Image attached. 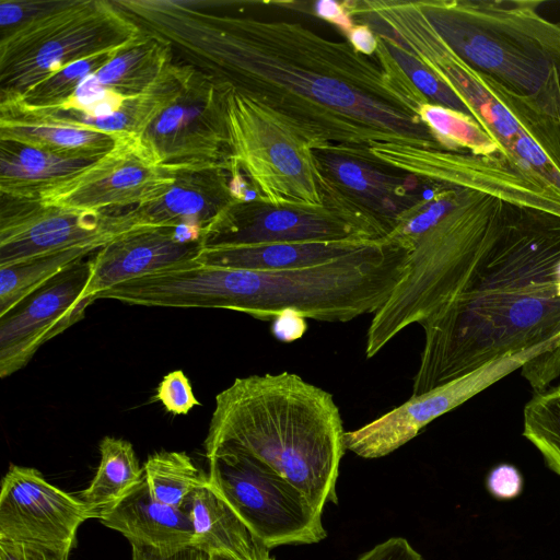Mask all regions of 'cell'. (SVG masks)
I'll use <instances>...</instances> for the list:
<instances>
[{
  "instance_id": "6da1fadb",
  "label": "cell",
  "mask_w": 560,
  "mask_h": 560,
  "mask_svg": "<svg viewBox=\"0 0 560 560\" xmlns=\"http://www.w3.org/2000/svg\"><path fill=\"white\" fill-rule=\"evenodd\" d=\"M189 65L268 108L311 145L442 149L419 116L427 97L376 34V61L299 22L217 14L203 1L118 0ZM443 150V149H442Z\"/></svg>"
},
{
  "instance_id": "7a4b0ae2",
  "label": "cell",
  "mask_w": 560,
  "mask_h": 560,
  "mask_svg": "<svg viewBox=\"0 0 560 560\" xmlns=\"http://www.w3.org/2000/svg\"><path fill=\"white\" fill-rule=\"evenodd\" d=\"M412 396L560 332V215L508 203L463 290L421 325Z\"/></svg>"
},
{
  "instance_id": "3957f363",
  "label": "cell",
  "mask_w": 560,
  "mask_h": 560,
  "mask_svg": "<svg viewBox=\"0 0 560 560\" xmlns=\"http://www.w3.org/2000/svg\"><path fill=\"white\" fill-rule=\"evenodd\" d=\"M346 431L334 397L290 372L237 377L215 397L203 442L207 458L249 456L301 490L323 511L338 503Z\"/></svg>"
},
{
  "instance_id": "277c9868",
  "label": "cell",
  "mask_w": 560,
  "mask_h": 560,
  "mask_svg": "<svg viewBox=\"0 0 560 560\" xmlns=\"http://www.w3.org/2000/svg\"><path fill=\"white\" fill-rule=\"evenodd\" d=\"M407 250L384 240L332 261L300 269L256 271L201 265L189 293L195 307L223 308L268 320L296 314L345 323L374 314L400 279Z\"/></svg>"
},
{
  "instance_id": "5b68a950",
  "label": "cell",
  "mask_w": 560,
  "mask_h": 560,
  "mask_svg": "<svg viewBox=\"0 0 560 560\" xmlns=\"http://www.w3.org/2000/svg\"><path fill=\"white\" fill-rule=\"evenodd\" d=\"M370 13L451 89L512 168L560 194V119L467 65L434 31L417 1L375 0Z\"/></svg>"
},
{
  "instance_id": "8992f818",
  "label": "cell",
  "mask_w": 560,
  "mask_h": 560,
  "mask_svg": "<svg viewBox=\"0 0 560 560\" xmlns=\"http://www.w3.org/2000/svg\"><path fill=\"white\" fill-rule=\"evenodd\" d=\"M448 47L509 92L560 119V23L539 0H421Z\"/></svg>"
},
{
  "instance_id": "52a82bcc",
  "label": "cell",
  "mask_w": 560,
  "mask_h": 560,
  "mask_svg": "<svg viewBox=\"0 0 560 560\" xmlns=\"http://www.w3.org/2000/svg\"><path fill=\"white\" fill-rule=\"evenodd\" d=\"M508 203L494 195L469 189L419 238L408 253L396 287L373 314L366 331L368 359L405 328L421 325L463 290L495 240Z\"/></svg>"
},
{
  "instance_id": "ba28073f",
  "label": "cell",
  "mask_w": 560,
  "mask_h": 560,
  "mask_svg": "<svg viewBox=\"0 0 560 560\" xmlns=\"http://www.w3.org/2000/svg\"><path fill=\"white\" fill-rule=\"evenodd\" d=\"M144 33L114 1L66 0L0 39V96L23 95L66 66L119 49Z\"/></svg>"
},
{
  "instance_id": "9c48e42d",
  "label": "cell",
  "mask_w": 560,
  "mask_h": 560,
  "mask_svg": "<svg viewBox=\"0 0 560 560\" xmlns=\"http://www.w3.org/2000/svg\"><path fill=\"white\" fill-rule=\"evenodd\" d=\"M231 159L259 200L277 207H324L308 142L268 108L230 88L225 105Z\"/></svg>"
},
{
  "instance_id": "30bf717a",
  "label": "cell",
  "mask_w": 560,
  "mask_h": 560,
  "mask_svg": "<svg viewBox=\"0 0 560 560\" xmlns=\"http://www.w3.org/2000/svg\"><path fill=\"white\" fill-rule=\"evenodd\" d=\"M208 459V480L267 549L325 539L323 511L287 478L242 454Z\"/></svg>"
},
{
  "instance_id": "8fae6325",
  "label": "cell",
  "mask_w": 560,
  "mask_h": 560,
  "mask_svg": "<svg viewBox=\"0 0 560 560\" xmlns=\"http://www.w3.org/2000/svg\"><path fill=\"white\" fill-rule=\"evenodd\" d=\"M324 206L360 222L382 240L431 199L435 184L404 174L366 149L326 144L312 149Z\"/></svg>"
},
{
  "instance_id": "7c38bea8",
  "label": "cell",
  "mask_w": 560,
  "mask_h": 560,
  "mask_svg": "<svg viewBox=\"0 0 560 560\" xmlns=\"http://www.w3.org/2000/svg\"><path fill=\"white\" fill-rule=\"evenodd\" d=\"M230 86L194 67L177 96L162 109L140 140L170 172L229 164L225 105Z\"/></svg>"
},
{
  "instance_id": "4fadbf2b",
  "label": "cell",
  "mask_w": 560,
  "mask_h": 560,
  "mask_svg": "<svg viewBox=\"0 0 560 560\" xmlns=\"http://www.w3.org/2000/svg\"><path fill=\"white\" fill-rule=\"evenodd\" d=\"M151 228L130 210H74L1 196L0 267L74 247L100 249L129 233Z\"/></svg>"
},
{
  "instance_id": "5bb4252c",
  "label": "cell",
  "mask_w": 560,
  "mask_h": 560,
  "mask_svg": "<svg viewBox=\"0 0 560 560\" xmlns=\"http://www.w3.org/2000/svg\"><path fill=\"white\" fill-rule=\"evenodd\" d=\"M560 348V332L529 349L517 351L412 396L402 405L359 429L346 431V448L363 458L386 456L416 438L430 422L455 409L537 355Z\"/></svg>"
},
{
  "instance_id": "9a60e30c",
  "label": "cell",
  "mask_w": 560,
  "mask_h": 560,
  "mask_svg": "<svg viewBox=\"0 0 560 560\" xmlns=\"http://www.w3.org/2000/svg\"><path fill=\"white\" fill-rule=\"evenodd\" d=\"M382 238L326 206L277 207L260 200L234 202L203 231L201 248L276 243H371Z\"/></svg>"
},
{
  "instance_id": "2e32d148",
  "label": "cell",
  "mask_w": 560,
  "mask_h": 560,
  "mask_svg": "<svg viewBox=\"0 0 560 560\" xmlns=\"http://www.w3.org/2000/svg\"><path fill=\"white\" fill-rule=\"evenodd\" d=\"M140 138L120 137L114 148L82 172L46 190L39 201L74 210L105 212L159 199L174 183Z\"/></svg>"
},
{
  "instance_id": "e0dca14e",
  "label": "cell",
  "mask_w": 560,
  "mask_h": 560,
  "mask_svg": "<svg viewBox=\"0 0 560 560\" xmlns=\"http://www.w3.org/2000/svg\"><path fill=\"white\" fill-rule=\"evenodd\" d=\"M90 259L72 265L0 316V376L24 368L38 349L63 332L95 302L88 291Z\"/></svg>"
},
{
  "instance_id": "ac0fdd59",
  "label": "cell",
  "mask_w": 560,
  "mask_h": 560,
  "mask_svg": "<svg viewBox=\"0 0 560 560\" xmlns=\"http://www.w3.org/2000/svg\"><path fill=\"white\" fill-rule=\"evenodd\" d=\"M97 517L79 497L51 485L35 468L11 465L2 478L0 539L73 548L79 527Z\"/></svg>"
},
{
  "instance_id": "d6986e66",
  "label": "cell",
  "mask_w": 560,
  "mask_h": 560,
  "mask_svg": "<svg viewBox=\"0 0 560 560\" xmlns=\"http://www.w3.org/2000/svg\"><path fill=\"white\" fill-rule=\"evenodd\" d=\"M122 136L85 126L60 110L34 106L19 95L0 96V140L97 160Z\"/></svg>"
},
{
  "instance_id": "ffe728a7",
  "label": "cell",
  "mask_w": 560,
  "mask_h": 560,
  "mask_svg": "<svg viewBox=\"0 0 560 560\" xmlns=\"http://www.w3.org/2000/svg\"><path fill=\"white\" fill-rule=\"evenodd\" d=\"M175 228L151 226L101 247L90 258L89 295L95 296L124 281L196 259L200 242H183Z\"/></svg>"
},
{
  "instance_id": "44dd1931",
  "label": "cell",
  "mask_w": 560,
  "mask_h": 560,
  "mask_svg": "<svg viewBox=\"0 0 560 560\" xmlns=\"http://www.w3.org/2000/svg\"><path fill=\"white\" fill-rule=\"evenodd\" d=\"M230 165L231 161L173 171L175 180L159 199L129 210L145 225L191 224L203 232L224 209L236 202L229 186Z\"/></svg>"
},
{
  "instance_id": "7402d4cb",
  "label": "cell",
  "mask_w": 560,
  "mask_h": 560,
  "mask_svg": "<svg viewBox=\"0 0 560 560\" xmlns=\"http://www.w3.org/2000/svg\"><path fill=\"white\" fill-rule=\"evenodd\" d=\"M101 523L125 536L131 547L173 556L191 546L188 512L154 499L145 480L127 497L98 513Z\"/></svg>"
},
{
  "instance_id": "603a6c76",
  "label": "cell",
  "mask_w": 560,
  "mask_h": 560,
  "mask_svg": "<svg viewBox=\"0 0 560 560\" xmlns=\"http://www.w3.org/2000/svg\"><path fill=\"white\" fill-rule=\"evenodd\" d=\"M184 509L194 527L191 548L234 560H269L260 544L230 505L208 483L194 491Z\"/></svg>"
},
{
  "instance_id": "cb8c5ba5",
  "label": "cell",
  "mask_w": 560,
  "mask_h": 560,
  "mask_svg": "<svg viewBox=\"0 0 560 560\" xmlns=\"http://www.w3.org/2000/svg\"><path fill=\"white\" fill-rule=\"evenodd\" d=\"M95 161L0 140L1 196L19 200H39L46 190L71 178Z\"/></svg>"
},
{
  "instance_id": "d4e9b609",
  "label": "cell",
  "mask_w": 560,
  "mask_h": 560,
  "mask_svg": "<svg viewBox=\"0 0 560 560\" xmlns=\"http://www.w3.org/2000/svg\"><path fill=\"white\" fill-rule=\"evenodd\" d=\"M372 243H276L201 248L196 259L203 265L244 270H290L323 265Z\"/></svg>"
},
{
  "instance_id": "484cf974",
  "label": "cell",
  "mask_w": 560,
  "mask_h": 560,
  "mask_svg": "<svg viewBox=\"0 0 560 560\" xmlns=\"http://www.w3.org/2000/svg\"><path fill=\"white\" fill-rule=\"evenodd\" d=\"M173 52L170 43L144 30L95 75L105 88L126 97L135 96L153 84L173 63Z\"/></svg>"
},
{
  "instance_id": "4316f807",
  "label": "cell",
  "mask_w": 560,
  "mask_h": 560,
  "mask_svg": "<svg viewBox=\"0 0 560 560\" xmlns=\"http://www.w3.org/2000/svg\"><path fill=\"white\" fill-rule=\"evenodd\" d=\"M100 454L93 479L78 495L97 514L127 497L145 477L128 441L105 436L100 443Z\"/></svg>"
},
{
  "instance_id": "83f0119b",
  "label": "cell",
  "mask_w": 560,
  "mask_h": 560,
  "mask_svg": "<svg viewBox=\"0 0 560 560\" xmlns=\"http://www.w3.org/2000/svg\"><path fill=\"white\" fill-rule=\"evenodd\" d=\"M97 250L95 247H74L0 267V316L5 315L56 276Z\"/></svg>"
},
{
  "instance_id": "f1b7e54d",
  "label": "cell",
  "mask_w": 560,
  "mask_h": 560,
  "mask_svg": "<svg viewBox=\"0 0 560 560\" xmlns=\"http://www.w3.org/2000/svg\"><path fill=\"white\" fill-rule=\"evenodd\" d=\"M419 116L443 150L505 160L499 144L470 116L430 102Z\"/></svg>"
},
{
  "instance_id": "f546056e",
  "label": "cell",
  "mask_w": 560,
  "mask_h": 560,
  "mask_svg": "<svg viewBox=\"0 0 560 560\" xmlns=\"http://www.w3.org/2000/svg\"><path fill=\"white\" fill-rule=\"evenodd\" d=\"M143 468L151 495L179 509H184L194 491L208 483V474L200 471L184 452L154 453L148 457Z\"/></svg>"
},
{
  "instance_id": "4dcf8cb0",
  "label": "cell",
  "mask_w": 560,
  "mask_h": 560,
  "mask_svg": "<svg viewBox=\"0 0 560 560\" xmlns=\"http://www.w3.org/2000/svg\"><path fill=\"white\" fill-rule=\"evenodd\" d=\"M523 436L560 477V385L535 393L523 409Z\"/></svg>"
},
{
  "instance_id": "1f68e13d",
  "label": "cell",
  "mask_w": 560,
  "mask_h": 560,
  "mask_svg": "<svg viewBox=\"0 0 560 560\" xmlns=\"http://www.w3.org/2000/svg\"><path fill=\"white\" fill-rule=\"evenodd\" d=\"M436 185L435 195L418 206L383 238L389 245L410 252L419 238L439 223L471 188ZM480 191V190H479Z\"/></svg>"
},
{
  "instance_id": "d6a6232c",
  "label": "cell",
  "mask_w": 560,
  "mask_h": 560,
  "mask_svg": "<svg viewBox=\"0 0 560 560\" xmlns=\"http://www.w3.org/2000/svg\"><path fill=\"white\" fill-rule=\"evenodd\" d=\"M119 49L96 54L74 61L19 96L37 107L58 108L73 94L86 77L100 70Z\"/></svg>"
},
{
  "instance_id": "836d02e7",
  "label": "cell",
  "mask_w": 560,
  "mask_h": 560,
  "mask_svg": "<svg viewBox=\"0 0 560 560\" xmlns=\"http://www.w3.org/2000/svg\"><path fill=\"white\" fill-rule=\"evenodd\" d=\"M374 32L381 35L393 58L430 103L467 115L464 104L451 89L404 44L385 31Z\"/></svg>"
},
{
  "instance_id": "e575fe53",
  "label": "cell",
  "mask_w": 560,
  "mask_h": 560,
  "mask_svg": "<svg viewBox=\"0 0 560 560\" xmlns=\"http://www.w3.org/2000/svg\"><path fill=\"white\" fill-rule=\"evenodd\" d=\"M128 97L105 88L95 73L86 77L58 110L97 119L118 112Z\"/></svg>"
},
{
  "instance_id": "d590c367",
  "label": "cell",
  "mask_w": 560,
  "mask_h": 560,
  "mask_svg": "<svg viewBox=\"0 0 560 560\" xmlns=\"http://www.w3.org/2000/svg\"><path fill=\"white\" fill-rule=\"evenodd\" d=\"M154 398L173 415H186L199 406L189 380L183 371L176 370L166 374L159 384Z\"/></svg>"
},
{
  "instance_id": "8d00e7d4",
  "label": "cell",
  "mask_w": 560,
  "mask_h": 560,
  "mask_svg": "<svg viewBox=\"0 0 560 560\" xmlns=\"http://www.w3.org/2000/svg\"><path fill=\"white\" fill-rule=\"evenodd\" d=\"M66 0H1V34L11 32L61 7Z\"/></svg>"
},
{
  "instance_id": "74e56055",
  "label": "cell",
  "mask_w": 560,
  "mask_h": 560,
  "mask_svg": "<svg viewBox=\"0 0 560 560\" xmlns=\"http://www.w3.org/2000/svg\"><path fill=\"white\" fill-rule=\"evenodd\" d=\"M485 485L493 499L511 501L522 494L524 478L520 469L513 464L500 463L489 470Z\"/></svg>"
},
{
  "instance_id": "f35d334b",
  "label": "cell",
  "mask_w": 560,
  "mask_h": 560,
  "mask_svg": "<svg viewBox=\"0 0 560 560\" xmlns=\"http://www.w3.org/2000/svg\"><path fill=\"white\" fill-rule=\"evenodd\" d=\"M72 549L0 539V560H69Z\"/></svg>"
},
{
  "instance_id": "ab89813d",
  "label": "cell",
  "mask_w": 560,
  "mask_h": 560,
  "mask_svg": "<svg viewBox=\"0 0 560 560\" xmlns=\"http://www.w3.org/2000/svg\"><path fill=\"white\" fill-rule=\"evenodd\" d=\"M521 370L536 393L545 390L546 386L560 375V348L535 357Z\"/></svg>"
},
{
  "instance_id": "60d3db41",
  "label": "cell",
  "mask_w": 560,
  "mask_h": 560,
  "mask_svg": "<svg viewBox=\"0 0 560 560\" xmlns=\"http://www.w3.org/2000/svg\"><path fill=\"white\" fill-rule=\"evenodd\" d=\"M358 560H423V558L405 538L393 537L376 545Z\"/></svg>"
},
{
  "instance_id": "b9f144b4",
  "label": "cell",
  "mask_w": 560,
  "mask_h": 560,
  "mask_svg": "<svg viewBox=\"0 0 560 560\" xmlns=\"http://www.w3.org/2000/svg\"><path fill=\"white\" fill-rule=\"evenodd\" d=\"M316 15L338 26L347 35L355 25L353 18L348 13L343 2L334 0H319L314 5Z\"/></svg>"
},
{
  "instance_id": "7bdbcfd3",
  "label": "cell",
  "mask_w": 560,
  "mask_h": 560,
  "mask_svg": "<svg viewBox=\"0 0 560 560\" xmlns=\"http://www.w3.org/2000/svg\"><path fill=\"white\" fill-rule=\"evenodd\" d=\"M305 318L296 314H283L275 318L272 325L273 335L283 341H291L300 338L306 328Z\"/></svg>"
},
{
  "instance_id": "ee69618b",
  "label": "cell",
  "mask_w": 560,
  "mask_h": 560,
  "mask_svg": "<svg viewBox=\"0 0 560 560\" xmlns=\"http://www.w3.org/2000/svg\"><path fill=\"white\" fill-rule=\"evenodd\" d=\"M347 36L349 44L357 52L368 57L375 54L377 48L376 34L368 24H355Z\"/></svg>"
},
{
  "instance_id": "f6af8a7d",
  "label": "cell",
  "mask_w": 560,
  "mask_h": 560,
  "mask_svg": "<svg viewBox=\"0 0 560 560\" xmlns=\"http://www.w3.org/2000/svg\"><path fill=\"white\" fill-rule=\"evenodd\" d=\"M131 560H209V557L191 547L173 556H162L148 549L132 547Z\"/></svg>"
},
{
  "instance_id": "bcb514c9",
  "label": "cell",
  "mask_w": 560,
  "mask_h": 560,
  "mask_svg": "<svg viewBox=\"0 0 560 560\" xmlns=\"http://www.w3.org/2000/svg\"><path fill=\"white\" fill-rule=\"evenodd\" d=\"M209 560H234L230 557H225V556H219V555H213V556H209ZM269 560H276L273 558H270Z\"/></svg>"
}]
</instances>
